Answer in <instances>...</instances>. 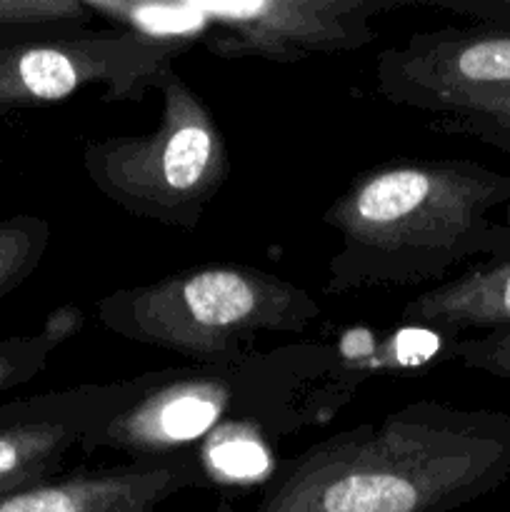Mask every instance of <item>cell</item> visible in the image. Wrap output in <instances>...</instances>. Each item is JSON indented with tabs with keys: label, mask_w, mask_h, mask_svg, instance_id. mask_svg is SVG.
Wrapping results in <instances>:
<instances>
[{
	"label": "cell",
	"mask_w": 510,
	"mask_h": 512,
	"mask_svg": "<svg viewBox=\"0 0 510 512\" xmlns=\"http://www.w3.org/2000/svg\"><path fill=\"white\" fill-rule=\"evenodd\" d=\"M448 355L463 368L510 380V328L488 330L480 338L455 340Z\"/></svg>",
	"instance_id": "2e32d148"
},
{
	"label": "cell",
	"mask_w": 510,
	"mask_h": 512,
	"mask_svg": "<svg viewBox=\"0 0 510 512\" xmlns=\"http://www.w3.org/2000/svg\"><path fill=\"white\" fill-rule=\"evenodd\" d=\"M95 318L130 343L193 363H233L255 353L260 335L308 330L323 308L298 283L268 270L210 263L108 293L95 303Z\"/></svg>",
	"instance_id": "277c9868"
},
{
	"label": "cell",
	"mask_w": 510,
	"mask_h": 512,
	"mask_svg": "<svg viewBox=\"0 0 510 512\" xmlns=\"http://www.w3.org/2000/svg\"><path fill=\"white\" fill-rule=\"evenodd\" d=\"M503 88H510V28L495 25L413 33L375 63V90L388 103L435 118Z\"/></svg>",
	"instance_id": "ba28073f"
},
{
	"label": "cell",
	"mask_w": 510,
	"mask_h": 512,
	"mask_svg": "<svg viewBox=\"0 0 510 512\" xmlns=\"http://www.w3.org/2000/svg\"><path fill=\"white\" fill-rule=\"evenodd\" d=\"M158 90V125L90 140L83 168L93 188L133 218L193 230L228 180V143L213 110L175 68L165 70Z\"/></svg>",
	"instance_id": "5b68a950"
},
{
	"label": "cell",
	"mask_w": 510,
	"mask_h": 512,
	"mask_svg": "<svg viewBox=\"0 0 510 512\" xmlns=\"http://www.w3.org/2000/svg\"><path fill=\"white\" fill-rule=\"evenodd\" d=\"M145 373L0 403V495L63 475L65 458L143 390Z\"/></svg>",
	"instance_id": "9c48e42d"
},
{
	"label": "cell",
	"mask_w": 510,
	"mask_h": 512,
	"mask_svg": "<svg viewBox=\"0 0 510 512\" xmlns=\"http://www.w3.org/2000/svg\"><path fill=\"white\" fill-rule=\"evenodd\" d=\"M83 325V310L75 305H60L50 310L38 333L0 338V395L38 378L48 368L55 350L73 340Z\"/></svg>",
	"instance_id": "4fadbf2b"
},
{
	"label": "cell",
	"mask_w": 510,
	"mask_h": 512,
	"mask_svg": "<svg viewBox=\"0 0 510 512\" xmlns=\"http://www.w3.org/2000/svg\"><path fill=\"white\" fill-rule=\"evenodd\" d=\"M433 128L473 135L510 153V88L478 95L455 113L435 120Z\"/></svg>",
	"instance_id": "9a60e30c"
},
{
	"label": "cell",
	"mask_w": 510,
	"mask_h": 512,
	"mask_svg": "<svg viewBox=\"0 0 510 512\" xmlns=\"http://www.w3.org/2000/svg\"><path fill=\"white\" fill-rule=\"evenodd\" d=\"M93 18L108 20L110 28L133 30V33L163 38L183 48L203 45L210 23L198 10L195 0L183 3H138V0H83Z\"/></svg>",
	"instance_id": "7c38bea8"
},
{
	"label": "cell",
	"mask_w": 510,
	"mask_h": 512,
	"mask_svg": "<svg viewBox=\"0 0 510 512\" xmlns=\"http://www.w3.org/2000/svg\"><path fill=\"white\" fill-rule=\"evenodd\" d=\"M203 458L195 450L163 458H128L118 465L80 468L0 495V512H158L170 498L203 488Z\"/></svg>",
	"instance_id": "30bf717a"
},
{
	"label": "cell",
	"mask_w": 510,
	"mask_h": 512,
	"mask_svg": "<svg viewBox=\"0 0 510 512\" xmlns=\"http://www.w3.org/2000/svg\"><path fill=\"white\" fill-rule=\"evenodd\" d=\"M510 173L465 158H398L363 170L328 205L340 248L325 293L445 283L460 263L510 260Z\"/></svg>",
	"instance_id": "7a4b0ae2"
},
{
	"label": "cell",
	"mask_w": 510,
	"mask_h": 512,
	"mask_svg": "<svg viewBox=\"0 0 510 512\" xmlns=\"http://www.w3.org/2000/svg\"><path fill=\"white\" fill-rule=\"evenodd\" d=\"M53 230L40 215L18 213L0 218V300L13 293L40 268Z\"/></svg>",
	"instance_id": "5bb4252c"
},
{
	"label": "cell",
	"mask_w": 510,
	"mask_h": 512,
	"mask_svg": "<svg viewBox=\"0 0 510 512\" xmlns=\"http://www.w3.org/2000/svg\"><path fill=\"white\" fill-rule=\"evenodd\" d=\"M508 478V413L420 398L308 445L240 512H455Z\"/></svg>",
	"instance_id": "6da1fadb"
},
{
	"label": "cell",
	"mask_w": 510,
	"mask_h": 512,
	"mask_svg": "<svg viewBox=\"0 0 510 512\" xmlns=\"http://www.w3.org/2000/svg\"><path fill=\"white\" fill-rule=\"evenodd\" d=\"M225 425H253L275 438L318 425L305 343L233 363H190L145 373L143 390L85 438L80 453L128 458L185 453Z\"/></svg>",
	"instance_id": "3957f363"
},
{
	"label": "cell",
	"mask_w": 510,
	"mask_h": 512,
	"mask_svg": "<svg viewBox=\"0 0 510 512\" xmlns=\"http://www.w3.org/2000/svg\"><path fill=\"white\" fill-rule=\"evenodd\" d=\"M418 3L435 5L465 18L480 20V25L510 28V0H418Z\"/></svg>",
	"instance_id": "e0dca14e"
},
{
	"label": "cell",
	"mask_w": 510,
	"mask_h": 512,
	"mask_svg": "<svg viewBox=\"0 0 510 512\" xmlns=\"http://www.w3.org/2000/svg\"><path fill=\"white\" fill-rule=\"evenodd\" d=\"M503 220H505V225H508V228H510V205L503 210Z\"/></svg>",
	"instance_id": "ac0fdd59"
},
{
	"label": "cell",
	"mask_w": 510,
	"mask_h": 512,
	"mask_svg": "<svg viewBox=\"0 0 510 512\" xmlns=\"http://www.w3.org/2000/svg\"><path fill=\"white\" fill-rule=\"evenodd\" d=\"M0 165H3V153H0Z\"/></svg>",
	"instance_id": "d6986e66"
},
{
	"label": "cell",
	"mask_w": 510,
	"mask_h": 512,
	"mask_svg": "<svg viewBox=\"0 0 510 512\" xmlns=\"http://www.w3.org/2000/svg\"><path fill=\"white\" fill-rule=\"evenodd\" d=\"M418 0H248L198 3L210 33L203 48L220 60L303 63L353 53L378 40L373 20Z\"/></svg>",
	"instance_id": "52a82bcc"
},
{
	"label": "cell",
	"mask_w": 510,
	"mask_h": 512,
	"mask_svg": "<svg viewBox=\"0 0 510 512\" xmlns=\"http://www.w3.org/2000/svg\"><path fill=\"white\" fill-rule=\"evenodd\" d=\"M185 50L123 28L0 30V110L58 105L88 85L105 103H138Z\"/></svg>",
	"instance_id": "8992f818"
},
{
	"label": "cell",
	"mask_w": 510,
	"mask_h": 512,
	"mask_svg": "<svg viewBox=\"0 0 510 512\" xmlns=\"http://www.w3.org/2000/svg\"><path fill=\"white\" fill-rule=\"evenodd\" d=\"M400 318L458 338L463 330L510 328V260L475 263L465 273L408 300Z\"/></svg>",
	"instance_id": "8fae6325"
}]
</instances>
